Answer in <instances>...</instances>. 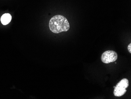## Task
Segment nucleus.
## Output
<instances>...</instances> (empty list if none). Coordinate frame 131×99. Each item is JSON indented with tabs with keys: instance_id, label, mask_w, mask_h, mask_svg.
I'll use <instances>...</instances> for the list:
<instances>
[{
	"instance_id": "obj_1",
	"label": "nucleus",
	"mask_w": 131,
	"mask_h": 99,
	"mask_svg": "<svg viewBox=\"0 0 131 99\" xmlns=\"http://www.w3.org/2000/svg\"><path fill=\"white\" fill-rule=\"evenodd\" d=\"M49 26L50 31L56 34L68 31L70 28V24L67 18L59 15L52 17L50 20Z\"/></svg>"
},
{
	"instance_id": "obj_2",
	"label": "nucleus",
	"mask_w": 131,
	"mask_h": 99,
	"mask_svg": "<svg viewBox=\"0 0 131 99\" xmlns=\"http://www.w3.org/2000/svg\"><path fill=\"white\" fill-rule=\"evenodd\" d=\"M129 81L128 79L124 78L117 84L114 90V94L116 97H121L125 94L127 91L126 88L129 86Z\"/></svg>"
},
{
	"instance_id": "obj_3",
	"label": "nucleus",
	"mask_w": 131,
	"mask_h": 99,
	"mask_svg": "<svg viewBox=\"0 0 131 99\" xmlns=\"http://www.w3.org/2000/svg\"><path fill=\"white\" fill-rule=\"evenodd\" d=\"M118 55L116 52L108 50L103 53L101 57V60L104 63L109 64L116 61Z\"/></svg>"
},
{
	"instance_id": "obj_4",
	"label": "nucleus",
	"mask_w": 131,
	"mask_h": 99,
	"mask_svg": "<svg viewBox=\"0 0 131 99\" xmlns=\"http://www.w3.org/2000/svg\"><path fill=\"white\" fill-rule=\"evenodd\" d=\"M12 18V16L10 14H5L1 17V21L3 25H8L11 21Z\"/></svg>"
},
{
	"instance_id": "obj_5",
	"label": "nucleus",
	"mask_w": 131,
	"mask_h": 99,
	"mask_svg": "<svg viewBox=\"0 0 131 99\" xmlns=\"http://www.w3.org/2000/svg\"><path fill=\"white\" fill-rule=\"evenodd\" d=\"M128 51L130 53H131V43H130L129 44L128 47Z\"/></svg>"
},
{
	"instance_id": "obj_6",
	"label": "nucleus",
	"mask_w": 131,
	"mask_h": 99,
	"mask_svg": "<svg viewBox=\"0 0 131 99\" xmlns=\"http://www.w3.org/2000/svg\"><path fill=\"white\" fill-rule=\"evenodd\" d=\"M115 86H114V88H115Z\"/></svg>"
}]
</instances>
